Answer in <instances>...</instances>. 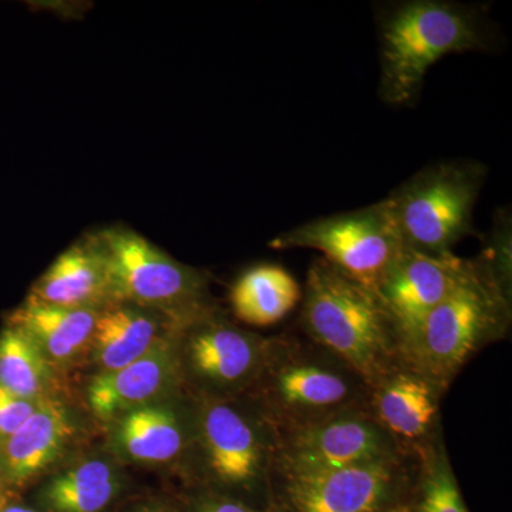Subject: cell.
Instances as JSON below:
<instances>
[{"instance_id":"18","label":"cell","mask_w":512,"mask_h":512,"mask_svg":"<svg viewBox=\"0 0 512 512\" xmlns=\"http://www.w3.org/2000/svg\"><path fill=\"white\" fill-rule=\"evenodd\" d=\"M72 431L66 410L45 400L23 426L0 443V467L10 490L25 487L55 463Z\"/></svg>"},{"instance_id":"11","label":"cell","mask_w":512,"mask_h":512,"mask_svg":"<svg viewBox=\"0 0 512 512\" xmlns=\"http://www.w3.org/2000/svg\"><path fill=\"white\" fill-rule=\"evenodd\" d=\"M406 456L413 454L406 453L365 407L279 433L275 470L315 473Z\"/></svg>"},{"instance_id":"22","label":"cell","mask_w":512,"mask_h":512,"mask_svg":"<svg viewBox=\"0 0 512 512\" xmlns=\"http://www.w3.org/2000/svg\"><path fill=\"white\" fill-rule=\"evenodd\" d=\"M50 367L35 343L8 325L0 333V387L29 400H45Z\"/></svg>"},{"instance_id":"27","label":"cell","mask_w":512,"mask_h":512,"mask_svg":"<svg viewBox=\"0 0 512 512\" xmlns=\"http://www.w3.org/2000/svg\"><path fill=\"white\" fill-rule=\"evenodd\" d=\"M12 493L13 491L10 490L8 483H6V478L3 476L2 467H0V510L10 503Z\"/></svg>"},{"instance_id":"10","label":"cell","mask_w":512,"mask_h":512,"mask_svg":"<svg viewBox=\"0 0 512 512\" xmlns=\"http://www.w3.org/2000/svg\"><path fill=\"white\" fill-rule=\"evenodd\" d=\"M269 339L248 332L214 312L180 329L181 377L194 397L232 399L248 393L264 365Z\"/></svg>"},{"instance_id":"7","label":"cell","mask_w":512,"mask_h":512,"mask_svg":"<svg viewBox=\"0 0 512 512\" xmlns=\"http://www.w3.org/2000/svg\"><path fill=\"white\" fill-rule=\"evenodd\" d=\"M106 256L116 302L163 313L184 328L214 312L207 276L180 264L126 227L96 232Z\"/></svg>"},{"instance_id":"15","label":"cell","mask_w":512,"mask_h":512,"mask_svg":"<svg viewBox=\"0 0 512 512\" xmlns=\"http://www.w3.org/2000/svg\"><path fill=\"white\" fill-rule=\"evenodd\" d=\"M181 377L177 343L167 339L136 362L114 372L100 373L90 383L87 399L103 419L153 403Z\"/></svg>"},{"instance_id":"30","label":"cell","mask_w":512,"mask_h":512,"mask_svg":"<svg viewBox=\"0 0 512 512\" xmlns=\"http://www.w3.org/2000/svg\"><path fill=\"white\" fill-rule=\"evenodd\" d=\"M140 512H161V511H158V510H144V511H140Z\"/></svg>"},{"instance_id":"2","label":"cell","mask_w":512,"mask_h":512,"mask_svg":"<svg viewBox=\"0 0 512 512\" xmlns=\"http://www.w3.org/2000/svg\"><path fill=\"white\" fill-rule=\"evenodd\" d=\"M380 99L392 106L413 103L427 73L453 53L490 49L481 9L448 0H406L377 16Z\"/></svg>"},{"instance_id":"17","label":"cell","mask_w":512,"mask_h":512,"mask_svg":"<svg viewBox=\"0 0 512 512\" xmlns=\"http://www.w3.org/2000/svg\"><path fill=\"white\" fill-rule=\"evenodd\" d=\"M180 326L163 313L127 302H114L100 309L90 348L101 373L114 372L136 362L156 348L163 330Z\"/></svg>"},{"instance_id":"3","label":"cell","mask_w":512,"mask_h":512,"mask_svg":"<svg viewBox=\"0 0 512 512\" xmlns=\"http://www.w3.org/2000/svg\"><path fill=\"white\" fill-rule=\"evenodd\" d=\"M370 386L305 336L269 338L261 372L245 394L279 433L369 407Z\"/></svg>"},{"instance_id":"25","label":"cell","mask_w":512,"mask_h":512,"mask_svg":"<svg viewBox=\"0 0 512 512\" xmlns=\"http://www.w3.org/2000/svg\"><path fill=\"white\" fill-rule=\"evenodd\" d=\"M45 400L23 399L0 387V443L23 426Z\"/></svg>"},{"instance_id":"26","label":"cell","mask_w":512,"mask_h":512,"mask_svg":"<svg viewBox=\"0 0 512 512\" xmlns=\"http://www.w3.org/2000/svg\"><path fill=\"white\" fill-rule=\"evenodd\" d=\"M191 512H272L254 507L248 501L228 497V495L210 493L202 495L200 500L194 504Z\"/></svg>"},{"instance_id":"6","label":"cell","mask_w":512,"mask_h":512,"mask_svg":"<svg viewBox=\"0 0 512 512\" xmlns=\"http://www.w3.org/2000/svg\"><path fill=\"white\" fill-rule=\"evenodd\" d=\"M487 168L471 160L443 161L424 167L384 198L404 247L431 255L453 252L476 234L474 207Z\"/></svg>"},{"instance_id":"19","label":"cell","mask_w":512,"mask_h":512,"mask_svg":"<svg viewBox=\"0 0 512 512\" xmlns=\"http://www.w3.org/2000/svg\"><path fill=\"white\" fill-rule=\"evenodd\" d=\"M99 311L69 309L29 301L10 316L9 325L22 330L47 362H70L90 348Z\"/></svg>"},{"instance_id":"28","label":"cell","mask_w":512,"mask_h":512,"mask_svg":"<svg viewBox=\"0 0 512 512\" xmlns=\"http://www.w3.org/2000/svg\"><path fill=\"white\" fill-rule=\"evenodd\" d=\"M0 512H36L35 510H32V508L25 507V505L20 504H13L12 501L8 505H5V507L0 510Z\"/></svg>"},{"instance_id":"21","label":"cell","mask_w":512,"mask_h":512,"mask_svg":"<svg viewBox=\"0 0 512 512\" xmlns=\"http://www.w3.org/2000/svg\"><path fill=\"white\" fill-rule=\"evenodd\" d=\"M121 490L119 470L104 458H87L50 478L40 490L49 512H103Z\"/></svg>"},{"instance_id":"24","label":"cell","mask_w":512,"mask_h":512,"mask_svg":"<svg viewBox=\"0 0 512 512\" xmlns=\"http://www.w3.org/2000/svg\"><path fill=\"white\" fill-rule=\"evenodd\" d=\"M511 212L498 210L493 228L487 238V247L478 256V262L487 269L491 278L511 298Z\"/></svg>"},{"instance_id":"16","label":"cell","mask_w":512,"mask_h":512,"mask_svg":"<svg viewBox=\"0 0 512 512\" xmlns=\"http://www.w3.org/2000/svg\"><path fill=\"white\" fill-rule=\"evenodd\" d=\"M194 430L195 397L188 410L153 402L119 416L114 444L124 457L136 463H171L190 453Z\"/></svg>"},{"instance_id":"1","label":"cell","mask_w":512,"mask_h":512,"mask_svg":"<svg viewBox=\"0 0 512 512\" xmlns=\"http://www.w3.org/2000/svg\"><path fill=\"white\" fill-rule=\"evenodd\" d=\"M303 336L346 363L370 387L403 362L402 338L375 289L319 258L302 289Z\"/></svg>"},{"instance_id":"8","label":"cell","mask_w":512,"mask_h":512,"mask_svg":"<svg viewBox=\"0 0 512 512\" xmlns=\"http://www.w3.org/2000/svg\"><path fill=\"white\" fill-rule=\"evenodd\" d=\"M419 457L315 473L275 470L272 512H386L410 497Z\"/></svg>"},{"instance_id":"4","label":"cell","mask_w":512,"mask_h":512,"mask_svg":"<svg viewBox=\"0 0 512 512\" xmlns=\"http://www.w3.org/2000/svg\"><path fill=\"white\" fill-rule=\"evenodd\" d=\"M278 451V430L247 397H195L190 453L215 494L242 500L264 491L271 498Z\"/></svg>"},{"instance_id":"13","label":"cell","mask_w":512,"mask_h":512,"mask_svg":"<svg viewBox=\"0 0 512 512\" xmlns=\"http://www.w3.org/2000/svg\"><path fill=\"white\" fill-rule=\"evenodd\" d=\"M447 390L403 360L370 387L369 410L406 453L419 456L441 436Z\"/></svg>"},{"instance_id":"29","label":"cell","mask_w":512,"mask_h":512,"mask_svg":"<svg viewBox=\"0 0 512 512\" xmlns=\"http://www.w3.org/2000/svg\"><path fill=\"white\" fill-rule=\"evenodd\" d=\"M386 512H413L412 505H410V497L407 498L406 501H403V503L394 505V507L390 508V510H387Z\"/></svg>"},{"instance_id":"23","label":"cell","mask_w":512,"mask_h":512,"mask_svg":"<svg viewBox=\"0 0 512 512\" xmlns=\"http://www.w3.org/2000/svg\"><path fill=\"white\" fill-rule=\"evenodd\" d=\"M410 505L413 512H468L443 436L419 454Z\"/></svg>"},{"instance_id":"20","label":"cell","mask_w":512,"mask_h":512,"mask_svg":"<svg viewBox=\"0 0 512 512\" xmlns=\"http://www.w3.org/2000/svg\"><path fill=\"white\" fill-rule=\"evenodd\" d=\"M301 299L302 288L298 281L282 266L271 264L245 271L229 295L235 316L259 328L281 322Z\"/></svg>"},{"instance_id":"5","label":"cell","mask_w":512,"mask_h":512,"mask_svg":"<svg viewBox=\"0 0 512 512\" xmlns=\"http://www.w3.org/2000/svg\"><path fill=\"white\" fill-rule=\"evenodd\" d=\"M511 298L474 259L473 268L404 346L409 365L448 390L473 356L507 335Z\"/></svg>"},{"instance_id":"14","label":"cell","mask_w":512,"mask_h":512,"mask_svg":"<svg viewBox=\"0 0 512 512\" xmlns=\"http://www.w3.org/2000/svg\"><path fill=\"white\" fill-rule=\"evenodd\" d=\"M29 301L69 309H94L116 302L113 282L103 248L94 234L57 256L32 286Z\"/></svg>"},{"instance_id":"9","label":"cell","mask_w":512,"mask_h":512,"mask_svg":"<svg viewBox=\"0 0 512 512\" xmlns=\"http://www.w3.org/2000/svg\"><path fill=\"white\" fill-rule=\"evenodd\" d=\"M275 249H315L360 284L377 289L404 244L386 200L360 210L316 218L278 235Z\"/></svg>"},{"instance_id":"12","label":"cell","mask_w":512,"mask_h":512,"mask_svg":"<svg viewBox=\"0 0 512 512\" xmlns=\"http://www.w3.org/2000/svg\"><path fill=\"white\" fill-rule=\"evenodd\" d=\"M471 268V259L454 252L431 255L404 247L376 289L396 323L403 349L427 315L457 288Z\"/></svg>"}]
</instances>
